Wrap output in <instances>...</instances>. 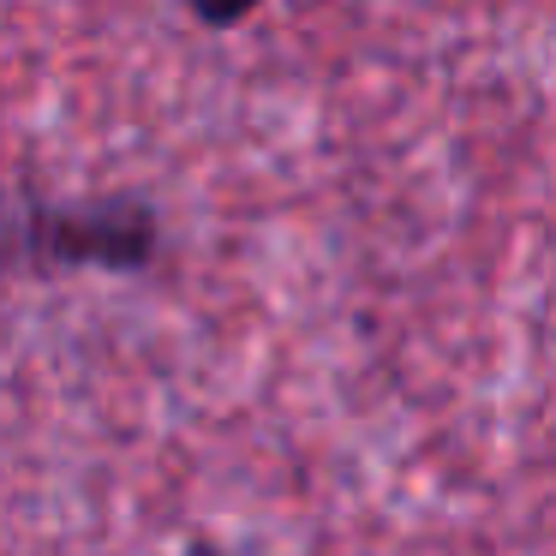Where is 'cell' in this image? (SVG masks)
Here are the masks:
<instances>
[{"instance_id": "1", "label": "cell", "mask_w": 556, "mask_h": 556, "mask_svg": "<svg viewBox=\"0 0 556 556\" xmlns=\"http://www.w3.org/2000/svg\"><path fill=\"white\" fill-rule=\"evenodd\" d=\"M162 252V216L150 198H42L0 192V276H144Z\"/></svg>"}, {"instance_id": "2", "label": "cell", "mask_w": 556, "mask_h": 556, "mask_svg": "<svg viewBox=\"0 0 556 556\" xmlns=\"http://www.w3.org/2000/svg\"><path fill=\"white\" fill-rule=\"evenodd\" d=\"M257 7H264V0H186V13L204 30H233V25H245Z\"/></svg>"}, {"instance_id": "3", "label": "cell", "mask_w": 556, "mask_h": 556, "mask_svg": "<svg viewBox=\"0 0 556 556\" xmlns=\"http://www.w3.org/2000/svg\"><path fill=\"white\" fill-rule=\"evenodd\" d=\"M192 556H204V551H192Z\"/></svg>"}]
</instances>
